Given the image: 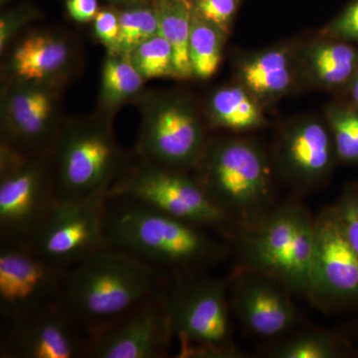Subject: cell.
Segmentation results:
<instances>
[{"mask_svg":"<svg viewBox=\"0 0 358 358\" xmlns=\"http://www.w3.org/2000/svg\"><path fill=\"white\" fill-rule=\"evenodd\" d=\"M110 199L140 202L230 240L236 223L216 206L196 178L179 169L147 164L110 186Z\"/></svg>","mask_w":358,"mask_h":358,"instance_id":"obj_6","label":"cell"},{"mask_svg":"<svg viewBox=\"0 0 358 358\" xmlns=\"http://www.w3.org/2000/svg\"><path fill=\"white\" fill-rule=\"evenodd\" d=\"M315 239V217L300 201L275 203L239 224L229 241L242 268L274 278L293 294L307 298Z\"/></svg>","mask_w":358,"mask_h":358,"instance_id":"obj_3","label":"cell"},{"mask_svg":"<svg viewBox=\"0 0 358 358\" xmlns=\"http://www.w3.org/2000/svg\"><path fill=\"white\" fill-rule=\"evenodd\" d=\"M334 207L346 239L358 255V187H346Z\"/></svg>","mask_w":358,"mask_h":358,"instance_id":"obj_29","label":"cell"},{"mask_svg":"<svg viewBox=\"0 0 358 358\" xmlns=\"http://www.w3.org/2000/svg\"><path fill=\"white\" fill-rule=\"evenodd\" d=\"M327 121L338 159L345 164H358V110L334 108Z\"/></svg>","mask_w":358,"mask_h":358,"instance_id":"obj_28","label":"cell"},{"mask_svg":"<svg viewBox=\"0 0 358 358\" xmlns=\"http://www.w3.org/2000/svg\"><path fill=\"white\" fill-rule=\"evenodd\" d=\"M291 66L288 53L275 49L259 54L245 63L241 76L251 93L261 96L279 95L291 86Z\"/></svg>","mask_w":358,"mask_h":358,"instance_id":"obj_22","label":"cell"},{"mask_svg":"<svg viewBox=\"0 0 358 358\" xmlns=\"http://www.w3.org/2000/svg\"><path fill=\"white\" fill-rule=\"evenodd\" d=\"M355 353L350 339L326 329L289 331L268 348L266 355L274 358H341Z\"/></svg>","mask_w":358,"mask_h":358,"instance_id":"obj_17","label":"cell"},{"mask_svg":"<svg viewBox=\"0 0 358 358\" xmlns=\"http://www.w3.org/2000/svg\"><path fill=\"white\" fill-rule=\"evenodd\" d=\"M238 0H196L194 11L197 15L217 26L222 31L227 30L235 11Z\"/></svg>","mask_w":358,"mask_h":358,"instance_id":"obj_30","label":"cell"},{"mask_svg":"<svg viewBox=\"0 0 358 358\" xmlns=\"http://www.w3.org/2000/svg\"><path fill=\"white\" fill-rule=\"evenodd\" d=\"M214 121L232 131H248L260 126L262 115L249 94L239 87L221 89L211 101Z\"/></svg>","mask_w":358,"mask_h":358,"instance_id":"obj_23","label":"cell"},{"mask_svg":"<svg viewBox=\"0 0 358 358\" xmlns=\"http://www.w3.org/2000/svg\"><path fill=\"white\" fill-rule=\"evenodd\" d=\"M67 8L73 20L89 22L95 20L98 14V2L96 0H68Z\"/></svg>","mask_w":358,"mask_h":358,"instance_id":"obj_33","label":"cell"},{"mask_svg":"<svg viewBox=\"0 0 358 358\" xmlns=\"http://www.w3.org/2000/svg\"><path fill=\"white\" fill-rule=\"evenodd\" d=\"M223 32L193 11L189 38L192 74L207 79L215 74L221 62Z\"/></svg>","mask_w":358,"mask_h":358,"instance_id":"obj_24","label":"cell"},{"mask_svg":"<svg viewBox=\"0 0 358 358\" xmlns=\"http://www.w3.org/2000/svg\"><path fill=\"white\" fill-rule=\"evenodd\" d=\"M143 77L128 59L110 58L103 70V93L110 102H119L140 91Z\"/></svg>","mask_w":358,"mask_h":358,"instance_id":"obj_27","label":"cell"},{"mask_svg":"<svg viewBox=\"0 0 358 358\" xmlns=\"http://www.w3.org/2000/svg\"><path fill=\"white\" fill-rule=\"evenodd\" d=\"M208 229L124 199H108L105 244L124 250L167 274L205 271L232 251Z\"/></svg>","mask_w":358,"mask_h":358,"instance_id":"obj_1","label":"cell"},{"mask_svg":"<svg viewBox=\"0 0 358 358\" xmlns=\"http://www.w3.org/2000/svg\"><path fill=\"white\" fill-rule=\"evenodd\" d=\"M65 271L29 246L0 243L1 324L60 301Z\"/></svg>","mask_w":358,"mask_h":358,"instance_id":"obj_11","label":"cell"},{"mask_svg":"<svg viewBox=\"0 0 358 358\" xmlns=\"http://www.w3.org/2000/svg\"><path fill=\"white\" fill-rule=\"evenodd\" d=\"M95 31L96 36L110 49L117 51L119 39V17L110 11H101L95 17Z\"/></svg>","mask_w":358,"mask_h":358,"instance_id":"obj_32","label":"cell"},{"mask_svg":"<svg viewBox=\"0 0 358 358\" xmlns=\"http://www.w3.org/2000/svg\"><path fill=\"white\" fill-rule=\"evenodd\" d=\"M333 36L343 41H358V0H355L329 26Z\"/></svg>","mask_w":358,"mask_h":358,"instance_id":"obj_31","label":"cell"},{"mask_svg":"<svg viewBox=\"0 0 358 358\" xmlns=\"http://www.w3.org/2000/svg\"><path fill=\"white\" fill-rule=\"evenodd\" d=\"M292 294L274 278L240 268L231 279V310L250 336L279 338L300 320Z\"/></svg>","mask_w":358,"mask_h":358,"instance_id":"obj_13","label":"cell"},{"mask_svg":"<svg viewBox=\"0 0 358 358\" xmlns=\"http://www.w3.org/2000/svg\"><path fill=\"white\" fill-rule=\"evenodd\" d=\"M197 181L236 226L253 220L275 204L267 157L253 141L224 140L205 148Z\"/></svg>","mask_w":358,"mask_h":358,"instance_id":"obj_5","label":"cell"},{"mask_svg":"<svg viewBox=\"0 0 358 358\" xmlns=\"http://www.w3.org/2000/svg\"><path fill=\"white\" fill-rule=\"evenodd\" d=\"M59 201L56 179L41 162L4 148L0 179V243L29 246Z\"/></svg>","mask_w":358,"mask_h":358,"instance_id":"obj_7","label":"cell"},{"mask_svg":"<svg viewBox=\"0 0 358 358\" xmlns=\"http://www.w3.org/2000/svg\"><path fill=\"white\" fill-rule=\"evenodd\" d=\"M308 73L317 83L334 88L352 82L358 71V50L343 41L317 44L308 56Z\"/></svg>","mask_w":358,"mask_h":358,"instance_id":"obj_21","label":"cell"},{"mask_svg":"<svg viewBox=\"0 0 358 358\" xmlns=\"http://www.w3.org/2000/svg\"><path fill=\"white\" fill-rule=\"evenodd\" d=\"M167 275L124 250L103 247L65 271L60 303L89 336L166 286Z\"/></svg>","mask_w":358,"mask_h":358,"instance_id":"obj_2","label":"cell"},{"mask_svg":"<svg viewBox=\"0 0 358 358\" xmlns=\"http://www.w3.org/2000/svg\"><path fill=\"white\" fill-rule=\"evenodd\" d=\"M159 18V34L173 47L176 76L192 74L189 59L192 7L188 0H159L155 9Z\"/></svg>","mask_w":358,"mask_h":358,"instance_id":"obj_20","label":"cell"},{"mask_svg":"<svg viewBox=\"0 0 358 358\" xmlns=\"http://www.w3.org/2000/svg\"><path fill=\"white\" fill-rule=\"evenodd\" d=\"M352 87H350V90H352V96L353 101H355V103L358 106V71L355 76L353 77L352 82Z\"/></svg>","mask_w":358,"mask_h":358,"instance_id":"obj_34","label":"cell"},{"mask_svg":"<svg viewBox=\"0 0 358 358\" xmlns=\"http://www.w3.org/2000/svg\"><path fill=\"white\" fill-rule=\"evenodd\" d=\"M336 159L338 154L329 124L315 120L296 122L280 140V171L298 192H315L324 185Z\"/></svg>","mask_w":358,"mask_h":358,"instance_id":"obj_15","label":"cell"},{"mask_svg":"<svg viewBox=\"0 0 358 358\" xmlns=\"http://www.w3.org/2000/svg\"><path fill=\"white\" fill-rule=\"evenodd\" d=\"M232 275L214 278L205 271L167 274L164 296L178 357H239L233 331L229 292Z\"/></svg>","mask_w":358,"mask_h":358,"instance_id":"obj_4","label":"cell"},{"mask_svg":"<svg viewBox=\"0 0 358 358\" xmlns=\"http://www.w3.org/2000/svg\"><path fill=\"white\" fill-rule=\"evenodd\" d=\"M110 187L79 199L60 200L29 245L37 255L63 270L106 247L105 209Z\"/></svg>","mask_w":358,"mask_h":358,"instance_id":"obj_8","label":"cell"},{"mask_svg":"<svg viewBox=\"0 0 358 358\" xmlns=\"http://www.w3.org/2000/svg\"><path fill=\"white\" fill-rule=\"evenodd\" d=\"M120 33L117 51L131 55L138 45L159 33L157 11L136 8L122 13L119 17Z\"/></svg>","mask_w":358,"mask_h":358,"instance_id":"obj_26","label":"cell"},{"mask_svg":"<svg viewBox=\"0 0 358 358\" xmlns=\"http://www.w3.org/2000/svg\"><path fill=\"white\" fill-rule=\"evenodd\" d=\"M307 299L329 312L358 308V255L346 239L334 205L315 217Z\"/></svg>","mask_w":358,"mask_h":358,"instance_id":"obj_9","label":"cell"},{"mask_svg":"<svg viewBox=\"0 0 358 358\" xmlns=\"http://www.w3.org/2000/svg\"><path fill=\"white\" fill-rule=\"evenodd\" d=\"M88 336L60 301L1 324V358L87 357Z\"/></svg>","mask_w":358,"mask_h":358,"instance_id":"obj_12","label":"cell"},{"mask_svg":"<svg viewBox=\"0 0 358 358\" xmlns=\"http://www.w3.org/2000/svg\"><path fill=\"white\" fill-rule=\"evenodd\" d=\"M164 289L90 334L87 357H166L174 336Z\"/></svg>","mask_w":358,"mask_h":358,"instance_id":"obj_10","label":"cell"},{"mask_svg":"<svg viewBox=\"0 0 358 358\" xmlns=\"http://www.w3.org/2000/svg\"><path fill=\"white\" fill-rule=\"evenodd\" d=\"M117 159L112 141L102 131H82L66 136L58 150L59 199H79L110 187Z\"/></svg>","mask_w":358,"mask_h":358,"instance_id":"obj_14","label":"cell"},{"mask_svg":"<svg viewBox=\"0 0 358 358\" xmlns=\"http://www.w3.org/2000/svg\"><path fill=\"white\" fill-rule=\"evenodd\" d=\"M141 147L152 164L179 171L199 164L205 150L199 120L176 103L162 106L150 117Z\"/></svg>","mask_w":358,"mask_h":358,"instance_id":"obj_16","label":"cell"},{"mask_svg":"<svg viewBox=\"0 0 358 358\" xmlns=\"http://www.w3.org/2000/svg\"><path fill=\"white\" fill-rule=\"evenodd\" d=\"M9 131L17 141L36 145L48 134L50 96L39 90L17 92L9 103Z\"/></svg>","mask_w":358,"mask_h":358,"instance_id":"obj_19","label":"cell"},{"mask_svg":"<svg viewBox=\"0 0 358 358\" xmlns=\"http://www.w3.org/2000/svg\"><path fill=\"white\" fill-rule=\"evenodd\" d=\"M131 57L143 79L176 76L173 47L159 33L138 45L131 52Z\"/></svg>","mask_w":358,"mask_h":358,"instance_id":"obj_25","label":"cell"},{"mask_svg":"<svg viewBox=\"0 0 358 358\" xmlns=\"http://www.w3.org/2000/svg\"><path fill=\"white\" fill-rule=\"evenodd\" d=\"M68 55L69 50L62 40L51 35H31L14 51L13 69L25 80L44 79L60 70Z\"/></svg>","mask_w":358,"mask_h":358,"instance_id":"obj_18","label":"cell"}]
</instances>
